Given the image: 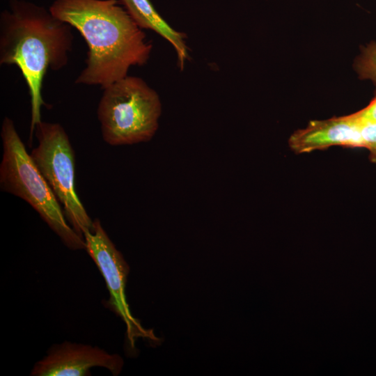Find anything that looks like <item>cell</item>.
Instances as JSON below:
<instances>
[{
    "label": "cell",
    "instance_id": "cell-6",
    "mask_svg": "<svg viewBox=\"0 0 376 376\" xmlns=\"http://www.w3.org/2000/svg\"><path fill=\"white\" fill-rule=\"evenodd\" d=\"M84 238L85 250L105 281L109 292V307L125 324L126 335L131 348L134 349L135 342L139 338L159 344L160 339L153 331L143 328L131 313L125 293L130 267L98 219L93 220L91 229L84 233Z\"/></svg>",
    "mask_w": 376,
    "mask_h": 376
},
{
    "label": "cell",
    "instance_id": "cell-5",
    "mask_svg": "<svg viewBox=\"0 0 376 376\" xmlns=\"http://www.w3.org/2000/svg\"><path fill=\"white\" fill-rule=\"evenodd\" d=\"M38 144L30 153L36 166L63 207L66 220L81 237L93 221L77 196L75 152L61 124L40 121L35 128Z\"/></svg>",
    "mask_w": 376,
    "mask_h": 376
},
{
    "label": "cell",
    "instance_id": "cell-2",
    "mask_svg": "<svg viewBox=\"0 0 376 376\" xmlns=\"http://www.w3.org/2000/svg\"><path fill=\"white\" fill-rule=\"evenodd\" d=\"M73 27L44 6L25 0H10L0 14V64L15 65L29 89L31 143L36 126L46 105L42 91L48 70L63 68L73 44Z\"/></svg>",
    "mask_w": 376,
    "mask_h": 376
},
{
    "label": "cell",
    "instance_id": "cell-12",
    "mask_svg": "<svg viewBox=\"0 0 376 376\" xmlns=\"http://www.w3.org/2000/svg\"><path fill=\"white\" fill-rule=\"evenodd\" d=\"M360 118L376 123V97L364 108L357 111Z\"/></svg>",
    "mask_w": 376,
    "mask_h": 376
},
{
    "label": "cell",
    "instance_id": "cell-3",
    "mask_svg": "<svg viewBox=\"0 0 376 376\" xmlns=\"http://www.w3.org/2000/svg\"><path fill=\"white\" fill-rule=\"evenodd\" d=\"M1 138V190L28 203L68 249H85L84 238L67 223L60 203L33 163L9 117L3 120Z\"/></svg>",
    "mask_w": 376,
    "mask_h": 376
},
{
    "label": "cell",
    "instance_id": "cell-4",
    "mask_svg": "<svg viewBox=\"0 0 376 376\" xmlns=\"http://www.w3.org/2000/svg\"><path fill=\"white\" fill-rule=\"evenodd\" d=\"M102 89L97 116L103 140L113 146L150 141L162 113L157 91L142 78L129 75Z\"/></svg>",
    "mask_w": 376,
    "mask_h": 376
},
{
    "label": "cell",
    "instance_id": "cell-8",
    "mask_svg": "<svg viewBox=\"0 0 376 376\" xmlns=\"http://www.w3.org/2000/svg\"><path fill=\"white\" fill-rule=\"evenodd\" d=\"M288 144L295 153H306L332 146L364 148L360 122L355 113L325 120L310 121L293 132Z\"/></svg>",
    "mask_w": 376,
    "mask_h": 376
},
{
    "label": "cell",
    "instance_id": "cell-9",
    "mask_svg": "<svg viewBox=\"0 0 376 376\" xmlns=\"http://www.w3.org/2000/svg\"><path fill=\"white\" fill-rule=\"evenodd\" d=\"M120 2L140 28L156 32L173 46L180 68L183 70L185 63L189 59L186 35L168 24L150 0H120Z\"/></svg>",
    "mask_w": 376,
    "mask_h": 376
},
{
    "label": "cell",
    "instance_id": "cell-7",
    "mask_svg": "<svg viewBox=\"0 0 376 376\" xmlns=\"http://www.w3.org/2000/svg\"><path fill=\"white\" fill-rule=\"evenodd\" d=\"M123 360L116 354L90 345L64 341L52 345L47 354L37 361L31 376H86L90 369L101 367L113 375L122 370Z\"/></svg>",
    "mask_w": 376,
    "mask_h": 376
},
{
    "label": "cell",
    "instance_id": "cell-10",
    "mask_svg": "<svg viewBox=\"0 0 376 376\" xmlns=\"http://www.w3.org/2000/svg\"><path fill=\"white\" fill-rule=\"evenodd\" d=\"M354 66L361 79L370 81L376 86V41L361 47Z\"/></svg>",
    "mask_w": 376,
    "mask_h": 376
},
{
    "label": "cell",
    "instance_id": "cell-1",
    "mask_svg": "<svg viewBox=\"0 0 376 376\" xmlns=\"http://www.w3.org/2000/svg\"><path fill=\"white\" fill-rule=\"evenodd\" d=\"M84 38L86 65L75 84L102 88L148 61L152 45L118 0H55L49 8Z\"/></svg>",
    "mask_w": 376,
    "mask_h": 376
},
{
    "label": "cell",
    "instance_id": "cell-11",
    "mask_svg": "<svg viewBox=\"0 0 376 376\" xmlns=\"http://www.w3.org/2000/svg\"><path fill=\"white\" fill-rule=\"evenodd\" d=\"M359 119L364 148L369 151V159L376 165V123Z\"/></svg>",
    "mask_w": 376,
    "mask_h": 376
}]
</instances>
